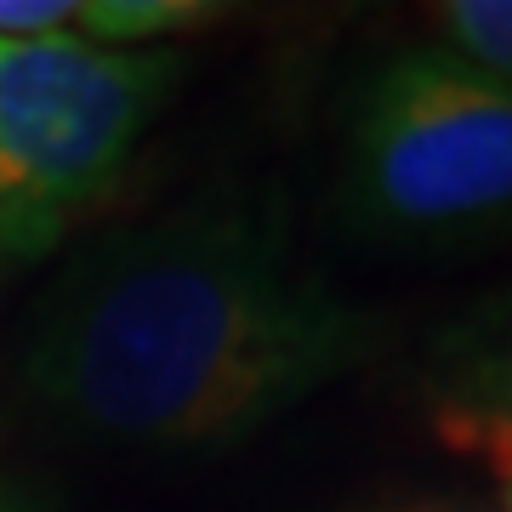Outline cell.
I'll use <instances>...</instances> for the list:
<instances>
[{
	"mask_svg": "<svg viewBox=\"0 0 512 512\" xmlns=\"http://www.w3.org/2000/svg\"><path fill=\"white\" fill-rule=\"evenodd\" d=\"M382 348V319L296 251L279 200H217L74 256L23 330V387L86 439L228 450Z\"/></svg>",
	"mask_w": 512,
	"mask_h": 512,
	"instance_id": "obj_1",
	"label": "cell"
},
{
	"mask_svg": "<svg viewBox=\"0 0 512 512\" xmlns=\"http://www.w3.org/2000/svg\"><path fill=\"white\" fill-rule=\"evenodd\" d=\"M342 200L365 234L461 245L512 228V86L444 46L376 63L353 97Z\"/></svg>",
	"mask_w": 512,
	"mask_h": 512,
	"instance_id": "obj_2",
	"label": "cell"
},
{
	"mask_svg": "<svg viewBox=\"0 0 512 512\" xmlns=\"http://www.w3.org/2000/svg\"><path fill=\"white\" fill-rule=\"evenodd\" d=\"M177 69L165 46L0 35V279L46 262L120 183Z\"/></svg>",
	"mask_w": 512,
	"mask_h": 512,
	"instance_id": "obj_3",
	"label": "cell"
},
{
	"mask_svg": "<svg viewBox=\"0 0 512 512\" xmlns=\"http://www.w3.org/2000/svg\"><path fill=\"white\" fill-rule=\"evenodd\" d=\"M433 427L450 450L473 461L512 450V291L490 296L439 336Z\"/></svg>",
	"mask_w": 512,
	"mask_h": 512,
	"instance_id": "obj_4",
	"label": "cell"
},
{
	"mask_svg": "<svg viewBox=\"0 0 512 512\" xmlns=\"http://www.w3.org/2000/svg\"><path fill=\"white\" fill-rule=\"evenodd\" d=\"M433 23L450 57L512 86V0H444Z\"/></svg>",
	"mask_w": 512,
	"mask_h": 512,
	"instance_id": "obj_5",
	"label": "cell"
},
{
	"mask_svg": "<svg viewBox=\"0 0 512 512\" xmlns=\"http://www.w3.org/2000/svg\"><path fill=\"white\" fill-rule=\"evenodd\" d=\"M0 512H40V507H35V495L12 484V473H0Z\"/></svg>",
	"mask_w": 512,
	"mask_h": 512,
	"instance_id": "obj_6",
	"label": "cell"
},
{
	"mask_svg": "<svg viewBox=\"0 0 512 512\" xmlns=\"http://www.w3.org/2000/svg\"><path fill=\"white\" fill-rule=\"evenodd\" d=\"M484 467H490V473L501 478V484H507V512H512V450H501V456H490Z\"/></svg>",
	"mask_w": 512,
	"mask_h": 512,
	"instance_id": "obj_7",
	"label": "cell"
},
{
	"mask_svg": "<svg viewBox=\"0 0 512 512\" xmlns=\"http://www.w3.org/2000/svg\"><path fill=\"white\" fill-rule=\"evenodd\" d=\"M387 512H461V507H387Z\"/></svg>",
	"mask_w": 512,
	"mask_h": 512,
	"instance_id": "obj_8",
	"label": "cell"
}]
</instances>
